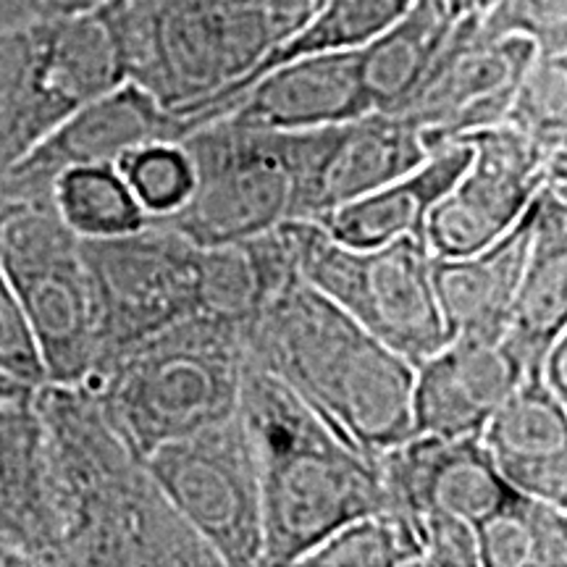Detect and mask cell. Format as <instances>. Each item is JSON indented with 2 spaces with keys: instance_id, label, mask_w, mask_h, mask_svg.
<instances>
[{
  "instance_id": "10",
  "label": "cell",
  "mask_w": 567,
  "mask_h": 567,
  "mask_svg": "<svg viewBox=\"0 0 567 567\" xmlns=\"http://www.w3.org/2000/svg\"><path fill=\"white\" fill-rule=\"evenodd\" d=\"M195 168L182 208L158 221L197 247L245 243L289 221L292 174L284 132L250 130L216 116L179 140Z\"/></svg>"
},
{
  "instance_id": "4",
  "label": "cell",
  "mask_w": 567,
  "mask_h": 567,
  "mask_svg": "<svg viewBox=\"0 0 567 567\" xmlns=\"http://www.w3.org/2000/svg\"><path fill=\"white\" fill-rule=\"evenodd\" d=\"M247 365L243 323L193 316L145 339L87 392L134 455L193 436L237 413Z\"/></svg>"
},
{
  "instance_id": "32",
  "label": "cell",
  "mask_w": 567,
  "mask_h": 567,
  "mask_svg": "<svg viewBox=\"0 0 567 567\" xmlns=\"http://www.w3.org/2000/svg\"><path fill=\"white\" fill-rule=\"evenodd\" d=\"M446 11L452 19H467V17H481L492 9L494 0H444Z\"/></svg>"
},
{
  "instance_id": "5",
  "label": "cell",
  "mask_w": 567,
  "mask_h": 567,
  "mask_svg": "<svg viewBox=\"0 0 567 567\" xmlns=\"http://www.w3.org/2000/svg\"><path fill=\"white\" fill-rule=\"evenodd\" d=\"M126 80L172 111L193 109L250 74L276 45L266 3L113 0Z\"/></svg>"
},
{
  "instance_id": "29",
  "label": "cell",
  "mask_w": 567,
  "mask_h": 567,
  "mask_svg": "<svg viewBox=\"0 0 567 567\" xmlns=\"http://www.w3.org/2000/svg\"><path fill=\"white\" fill-rule=\"evenodd\" d=\"M6 208V197L0 195V213ZM0 373L11 375L27 386L45 384L38 347L30 334V326L21 313L17 295H13L3 266H0Z\"/></svg>"
},
{
  "instance_id": "33",
  "label": "cell",
  "mask_w": 567,
  "mask_h": 567,
  "mask_svg": "<svg viewBox=\"0 0 567 567\" xmlns=\"http://www.w3.org/2000/svg\"><path fill=\"white\" fill-rule=\"evenodd\" d=\"M34 389H38V386H27V384H21V381L11 379V375L0 373V400H9V396L30 394V392H34Z\"/></svg>"
},
{
  "instance_id": "6",
  "label": "cell",
  "mask_w": 567,
  "mask_h": 567,
  "mask_svg": "<svg viewBox=\"0 0 567 567\" xmlns=\"http://www.w3.org/2000/svg\"><path fill=\"white\" fill-rule=\"evenodd\" d=\"M126 82L111 6L40 11L13 27L0 61V176L69 113Z\"/></svg>"
},
{
  "instance_id": "22",
  "label": "cell",
  "mask_w": 567,
  "mask_h": 567,
  "mask_svg": "<svg viewBox=\"0 0 567 567\" xmlns=\"http://www.w3.org/2000/svg\"><path fill=\"white\" fill-rule=\"evenodd\" d=\"M563 334H567V200L565 179H551L538 195L505 342L526 373L536 375L547 347Z\"/></svg>"
},
{
  "instance_id": "16",
  "label": "cell",
  "mask_w": 567,
  "mask_h": 567,
  "mask_svg": "<svg viewBox=\"0 0 567 567\" xmlns=\"http://www.w3.org/2000/svg\"><path fill=\"white\" fill-rule=\"evenodd\" d=\"M34 392L0 400V542L30 565H59L61 496Z\"/></svg>"
},
{
  "instance_id": "31",
  "label": "cell",
  "mask_w": 567,
  "mask_h": 567,
  "mask_svg": "<svg viewBox=\"0 0 567 567\" xmlns=\"http://www.w3.org/2000/svg\"><path fill=\"white\" fill-rule=\"evenodd\" d=\"M536 375L559 402L567 405V334L557 337L555 342L547 347L542 363H538Z\"/></svg>"
},
{
  "instance_id": "3",
  "label": "cell",
  "mask_w": 567,
  "mask_h": 567,
  "mask_svg": "<svg viewBox=\"0 0 567 567\" xmlns=\"http://www.w3.org/2000/svg\"><path fill=\"white\" fill-rule=\"evenodd\" d=\"M237 413L258 467L260 567H297L339 526L384 509L375 460L347 444L292 389L250 360Z\"/></svg>"
},
{
  "instance_id": "17",
  "label": "cell",
  "mask_w": 567,
  "mask_h": 567,
  "mask_svg": "<svg viewBox=\"0 0 567 567\" xmlns=\"http://www.w3.org/2000/svg\"><path fill=\"white\" fill-rule=\"evenodd\" d=\"M365 113L373 111L360 76V53L339 51L268 69L210 118L226 116L250 130L305 132L352 122Z\"/></svg>"
},
{
  "instance_id": "25",
  "label": "cell",
  "mask_w": 567,
  "mask_h": 567,
  "mask_svg": "<svg viewBox=\"0 0 567 567\" xmlns=\"http://www.w3.org/2000/svg\"><path fill=\"white\" fill-rule=\"evenodd\" d=\"M478 567H563L567 507L517 494L476 526Z\"/></svg>"
},
{
  "instance_id": "12",
  "label": "cell",
  "mask_w": 567,
  "mask_h": 567,
  "mask_svg": "<svg viewBox=\"0 0 567 567\" xmlns=\"http://www.w3.org/2000/svg\"><path fill=\"white\" fill-rule=\"evenodd\" d=\"M457 137L471 142V161L423 224V243L436 260L492 245L551 179H565V151H549L507 122Z\"/></svg>"
},
{
  "instance_id": "24",
  "label": "cell",
  "mask_w": 567,
  "mask_h": 567,
  "mask_svg": "<svg viewBox=\"0 0 567 567\" xmlns=\"http://www.w3.org/2000/svg\"><path fill=\"white\" fill-rule=\"evenodd\" d=\"M413 3L415 0H323L292 34L276 42L271 51L255 63L250 74L234 82L231 87L216 92L208 101L174 113H179L184 118V126H187L189 134L197 124L210 118L213 113L221 109L224 103H229L239 90H245L252 80L266 74L268 69H276L295 59H305V55L360 51L368 42L379 38L381 32L389 30Z\"/></svg>"
},
{
  "instance_id": "23",
  "label": "cell",
  "mask_w": 567,
  "mask_h": 567,
  "mask_svg": "<svg viewBox=\"0 0 567 567\" xmlns=\"http://www.w3.org/2000/svg\"><path fill=\"white\" fill-rule=\"evenodd\" d=\"M455 24L457 19L450 17L444 0H415L389 30L360 48V76L371 111L402 113L408 109Z\"/></svg>"
},
{
  "instance_id": "30",
  "label": "cell",
  "mask_w": 567,
  "mask_h": 567,
  "mask_svg": "<svg viewBox=\"0 0 567 567\" xmlns=\"http://www.w3.org/2000/svg\"><path fill=\"white\" fill-rule=\"evenodd\" d=\"M417 536H421V567H478L476 528L446 513L417 515Z\"/></svg>"
},
{
  "instance_id": "27",
  "label": "cell",
  "mask_w": 567,
  "mask_h": 567,
  "mask_svg": "<svg viewBox=\"0 0 567 567\" xmlns=\"http://www.w3.org/2000/svg\"><path fill=\"white\" fill-rule=\"evenodd\" d=\"M297 567H421L417 520L375 509L339 526Z\"/></svg>"
},
{
  "instance_id": "34",
  "label": "cell",
  "mask_w": 567,
  "mask_h": 567,
  "mask_svg": "<svg viewBox=\"0 0 567 567\" xmlns=\"http://www.w3.org/2000/svg\"><path fill=\"white\" fill-rule=\"evenodd\" d=\"M3 565H30V559H27L24 555H21V551H17L13 547H9V544L6 542H0V567Z\"/></svg>"
},
{
  "instance_id": "8",
  "label": "cell",
  "mask_w": 567,
  "mask_h": 567,
  "mask_svg": "<svg viewBox=\"0 0 567 567\" xmlns=\"http://www.w3.org/2000/svg\"><path fill=\"white\" fill-rule=\"evenodd\" d=\"M0 266L30 326L45 384H87L95 323L80 234L63 224L51 200H6Z\"/></svg>"
},
{
  "instance_id": "11",
  "label": "cell",
  "mask_w": 567,
  "mask_h": 567,
  "mask_svg": "<svg viewBox=\"0 0 567 567\" xmlns=\"http://www.w3.org/2000/svg\"><path fill=\"white\" fill-rule=\"evenodd\" d=\"M187 528L226 567L264 563L258 467L239 413L142 460Z\"/></svg>"
},
{
  "instance_id": "26",
  "label": "cell",
  "mask_w": 567,
  "mask_h": 567,
  "mask_svg": "<svg viewBox=\"0 0 567 567\" xmlns=\"http://www.w3.org/2000/svg\"><path fill=\"white\" fill-rule=\"evenodd\" d=\"M51 205L84 239L118 237L147 224L130 184L116 166H74L55 176Z\"/></svg>"
},
{
  "instance_id": "20",
  "label": "cell",
  "mask_w": 567,
  "mask_h": 567,
  "mask_svg": "<svg viewBox=\"0 0 567 567\" xmlns=\"http://www.w3.org/2000/svg\"><path fill=\"white\" fill-rule=\"evenodd\" d=\"M542 195V193H538ZM536 203L523 213L507 234L463 258H434V292L442 313L446 339L505 337L513 310L515 289L530 247L536 221Z\"/></svg>"
},
{
  "instance_id": "14",
  "label": "cell",
  "mask_w": 567,
  "mask_h": 567,
  "mask_svg": "<svg viewBox=\"0 0 567 567\" xmlns=\"http://www.w3.org/2000/svg\"><path fill=\"white\" fill-rule=\"evenodd\" d=\"M536 55L538 45L528 34H492L481 30V17L457 19L434 69L402 113L421 126L425 140L502 124Z\"/></svg>"
},
{
  "instance_id": "21",
  "label": "cell",
  "mask_w": 567,
  "mask_h": 567,
  "mask_svg": "<svg viewBox=\"0 0 567 567\" xmlns=\"http://www.w3.org/2000/svg\"><path fill=\"white\" fill-rule=\"evenodd\" d=\"M467 161L471 142L465 137L429 140V155L415 168L339 205L316 224H321L337 243L352 247H375L423 234L431 208L450 193Z\"/></svg>"
},
{
  "instance_id": "7",
  "label": "cell",
  "mask_w": 567,
  "mask_h": 567,
  "mask_svg": "<svg viewBox=\"0 0 567 567\" xmlns=\"http://www.w3.org/2000/svg\"><path fill=\"white\" fill-rule=\"evenodd\" d=\"M297 274L373 337L417 365L446 342L423 234L375 247L337 243L316 221H284Z\"/></svg>"
},
{
  "instance_id": "1",
  "label": "cell",
  "mask_w": 567,
  "mask_h": 567,
  "mask_svg": "<svg viewBox=\"0 0 567 567\" xmlns=\"http://www.w3.org/2000/svg\"><path fill=\"white\" fill-rule=\"evenodd\" d=\"M34 402L59 481L61 565H216L87 389L42 384Z\"/></svg>"
},
{
  "instance_id": "28",
  "label": "cell",
  "mask_w": 567,
  "mask_h": 567,
  "mask_svg": "<svg viewBox=\"0 0 567 567\" xmlns=\"http://www.w3.org/2000/svg\"><path fill=\"white\" fill-rule=\"evenodd\" d=\"M116 168L147 218H163L187 203L195 168L182 142H151L126 153Z\"/></svg>"
},
{
  "instance_id": "9",
  "label": "cell",
  "mask_w": 567,
  "mask_h": 567,
  "mask_svg": "<svg viewBox=\"0 0 567 567\" xmlns=\"http://www.w3.org/2000/svg\"><path fill=\"white\" fill-rule=\"evenodd\" d=\"M82 255L95 323V363L87 384L145 339L200 316V250L168 226L147 221L118 237H82Z\"/></svg>"
},
{
  "instance_id": "13",
  "label": "cell",
  "mask_w": 567,
  "mask_h": 567,
  "mask_svg": "<svg viewBox=\"0 0 567 567\" xmlns=\"http://www.w3.org/2000/svg\"><path fill=\"white\" fill-rule=\"evenodd\" d=\"M292 208L289 221H321L326 213L415 168L429 140L405 113H365L321 130L284 132Z\"/></svg>"
},
{
  "instance_id": "15",
  "label": "cell",
  "mask_w": 567,
  "mask_h": 567,
  "mask_svg": "<svg viewBox=\"0 0 567 567\" xmlns=\"http://www.w3.org/2000/svg\"><path fill=\"white\" fill-rule=\"evenodd\" d=\"M184 118L153 92L126 80L69 113L0 176L6 200H51L55 176L74 166H116L126 153L151 142H179Z\"/></svg>"
},
{
  "instance_id": "18",
  "label": "cell",
  "mask_w": 567,
  "mask_h": 567,
  "mask_svg": "<svg viewBox=\"0 0 567 567\" xmlns=\"http://www.w3.org/2000/svg\"><path fill=\"white\" fill-rule=\"evenodd\" d=\"M413 368V434L439 439L478 436L509 392L528 379L505 337L446 339Z\"/></svg>"
},
{
  "instance_id": "19",
  "label": "cell",
  "mask_w": 567,
  "mask_h": 567,
  "mask_svg": "<svg viewBox=\"0 0 567 567\" xmlns=\"http://www.w3.org/2000/svg\"><path fill=\"white\" fill-rule=\"evenodd\" d=\"M481 442L515 492L567 507V405L538 375L509 392L481 431Z\"/></svg>"
},
{
  "instance_id": "2",
  "label": "cell",
  "mask_w": 567,
  "mask_h": 567,
  "mask_svg": "<svg viewBox=\"0 0 567 567\" xmlns=\"http://www.w3.org/2000/svg\"><path fill=\"white\" fill-rule=\"evenodd\" d=\"M247 360L365 457L413 436V363L300 276L247 326Z\"/></svg>"
}]
</instances>
